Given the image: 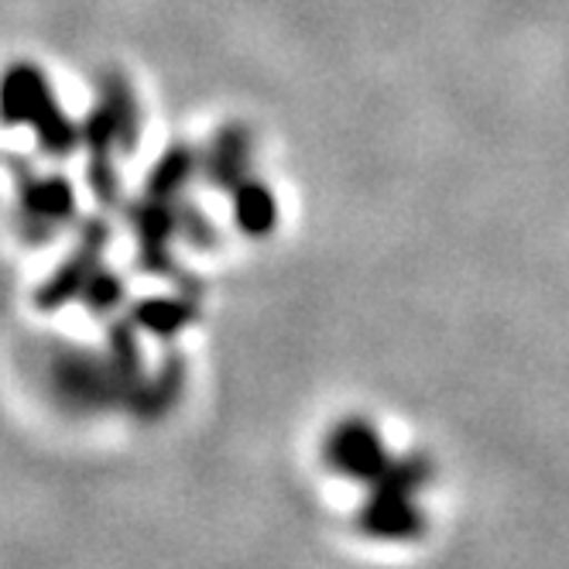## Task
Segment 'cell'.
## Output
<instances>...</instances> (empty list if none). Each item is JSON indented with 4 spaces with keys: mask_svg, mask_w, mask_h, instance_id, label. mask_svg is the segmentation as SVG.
<instances>
[{
    "mask_svg": "<svg viewBox=\"0 0 569 569\" xmlns=\"http://www.w3.org/2000/svg\"><path fill=\"white\" fill-rule=\"evenodd\" d=\"M327 463L333 470H340L343 477L371 480V483L391 467L378 432L368 422H343V426H337L330 432V439H327Z\"/></svg>",
    "mask_w": 569,
    "mask_h": 569,
    "instance_id": "6da1fadb",
    "label": "cell"
},
{
    "mask_svg": "<svg viewBox=\"0 0 569 569\" xmlns=\"http://www.w3.org/2000/svg\"><path fill=\"white\" fill-rule=\"evenodd\" d=\"M412 495H385L375 491L371 508L363 511V528L378 539H412L422 532V511L409 501Z\"/></svg>",
    "mask_w": 569,
    "mask_h": 569,
    "instance_id": "7a4b0ae2",
    "label": "cell"
}]
</instances>
